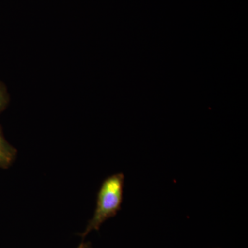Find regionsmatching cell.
<instances>
[{"mask_svg":"<svg viewBox=\"0 0 248 248\" xmlns=\"http://www.w3.org/2000/svg\"><path fill=\"white\" fill-rule=\"evenodd\" d=\"M124 186V175L122 173L113 174L104 181L98 192L94 215L81 234L82 239L91 232L99 231L104 222L115 217L120 211L123 201Z\"/></svg>","mask_w":248,"mask_h":248,"instance_id":"6da1fadb","label":"cell"},{"mask_svg":"<svg viewBox=\"0 0 248 248\" xmlns=\"http://www.w3.org/2000/svg\"><path fill=\"white\" fill-rule=\"evenodd\" d=\"M77 248H92L89 242H82Z\"/></svg>","mask_w":248,"mask_h":248,"instance_id":"277c9868","label":"cell"},{"mask_svg":"<svg viewBox=\"0 0 248 248\" xmlns=\"http://www.w3.org/2000/svg\"><path fill=\"white\" fill-rule=\"evenodd\" d=\"M6 102H7V98H6V93H5L4 89L0 86V112L4 109Z\"/></svg>","mask_w":248,"mask_h":248,"instance_id":"3957f363","label":"cell"},{"mask_svg":"<svg viewBox=\"0 0 248 248\" xmlns=\"http://www.w3.org/2000/svg\"><path fill=\"white\" fill-rule=\"evenodd\" d=\"M16 155L17 151L5 140L0 128V168L9 167L16 159Z\"/></svg>","mask_w":248,"mask_h":248,"instance_id":"7a4b0ae2","label":"cell"}]
</instances>
